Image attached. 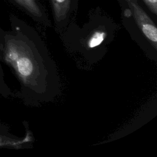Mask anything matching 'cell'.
Wrapping results in <instances>:
<instances>
[{
    "label": "cell",
    "instance_id": "obj_1",
    "mask_svg": "<svg viewBox=\"0 0 157 157\" xmlns=\"http://www.w3.org/2000/svg\"><path fill=\"white\" fill-rule=\"evenodd\" d=\"M5 59L34 104L52 102L60 95L61 78L56 63L36 33H18L6 39Z\"/></svg>",
    "mask_w": 157,
    "mask_h": 157
},
{
    "label": "cell",
    "instance_id": "obj_2",
    "mask_svg": "<svg viewBox=\"0 0 157 157\" xmlns=\"http://www.w3.org/2000/svg\"><path fill=\"white\" fill-rule=\"evenodd\" d=\"M113 37L112 26L89 23L83 28L67 30L62 40L70 53L78 55L89 64H94L105 56Z\"/></svg>",
    "mask_w": 157,
    "mask_h": 157
},
{
    "label": "cell",
    "instance_id": "obj_3",
    "mask_svg": "<svg viewBox=\"0 0 157 157\" xmlns=\"http://www.w3.org/2000/svg\"><path fill=\"white\" fill-rule=\"evenodd\" d=\"M131 9L132 26H127L132 39L148 59L157 62V28L156 25L136 0H128Z\"/></svg>",
    "mask_w": 157,
    "mask_h": 157
},
{
    "label": "cell",
    "instance_id": "obj_4",
    "mask_svg": "<svg viewBox=\"0 0 157 157\" xmlns=\"http://www.w3.org/2000/svg\"><path fill=\"white\" fill-rule=\"evenodd\" d=\"M53 15L57 29L61 33L66 26V20L69 15L70 0H52Z\"/></svg>",
    "mask_w": 157,
    "mask_h": 157
},
{
    "label": "cell",
    "instance_id": "obj_5",
    "mask_svg": "<svg viewBox=\"0 0 157 157\" xmlns=\"http://www.w3.org/2000/svg\"><path fill=\"white\" fill-rule=\"evenodd\" d=\"M21 6L24 7L33 16L37 18L42 23L47 24V20L36 3V0H15Z\"/></svg>",
    "mask_w": 157,
    "mask_h": 157
},
{
    "label": "cell",
    "instance_id": "obj_6",
    "mask_svg": "<svg viewBox=\"0 0 157 157\" xmlns=\"http://www.w3.org/2000/svg\"><path fill=\"white\" fill-rule=\"evenodd\" d=\"M150 10L155 14L157 13V0H143Z\"/></svg>",
    "mask_w": 157,
    "mask_h": 157
}]
</instances>
